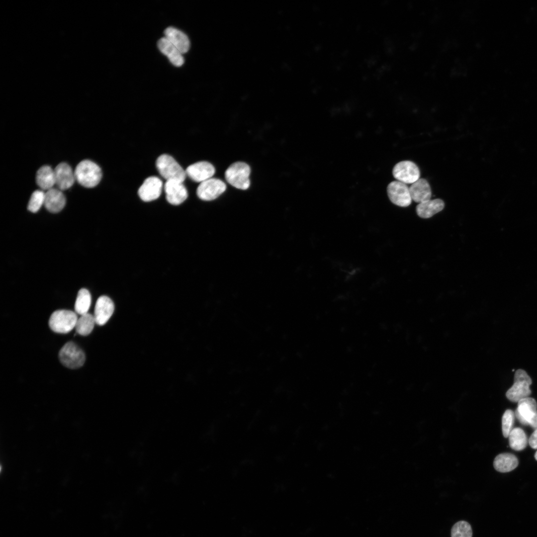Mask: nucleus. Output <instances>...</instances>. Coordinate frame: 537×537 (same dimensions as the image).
<instances>
[{"label": "nucleus", "instance_id": "15", "mask_svg": "<svg viewBox=\"0 0 537 537\" xmlns=\"http://www.w3.org/2000/svg\"><path fill=\"white\" fill-rule=\"evenodd\" d=\"M56 184L61 190L70 188L76 179L75 173L66 163H61L54 169Z\"/></svg>", "mask_w": 537, "mask_h": 537}, {"label": "nucleus", "instance_id": "9", "mask_svg": "<svg viewBox=\"0 0 537 537\" xmlns=\"http://www.w3.org/2000/svg\"><path fill=\"white\" fill-rule=\"evenodd\" d=\"M537 403L535 399L527 397L518 402L515 415L521 423L532 427L537 421Z\"/></svg>", "mask_w": 537, "mask_h": 537}, {"label": "nucleus", "instance_id": "18", "mask_svg": "<svg viewBox=\"0 0 537 537\" xmlns=\"http://www.w3.org/2000/svg\"><path fill=\"white\" fill-rule=\"evenodd\" d=\"M412 200L418 203L431 199L432 191L428 181L423 178L419 179L409 187Z\"/></svg>", "mask_w": 537, "mask_h": 537}, {"label": "nucleus", "instance_id": "7", "mask_svg": "<svg viewBox=\"0 0 537 537\" xmlns=\"http://www.w3.org/2000/svg\"><path fill=\"white\" fill-rule=\"evenodd\" d=\"M392 174L397 180L405 184H412L420 177V171L416 164L408 160L397 163L393 168Z\"/></svg>", "mask_w": 537, "mask_h": 537}, {"label": "nucleus", "instance_id": "10", "mask_svg": "<svg viewBox=\"0 0 537 537\" xmlns=\"http://www.w3.org/2000/svg\"><path fill=\"white\" fill-rule=\"evenodd\" d=\"M387 192L390 200L400 207H407L412 202L409 187L406 184L398 180L389 183Z\"/></svg>", "mask_w": 537, "mask_h": 537}, {"label": "nucleus", "instance_id": "13", "mask_svg": "<svg viewBox=\"0 0 537 537\" xmlns=\"http://www.w3.org/2000/svg\"><path fill=\"white\" fill-rule=\"evenodd\" d=\"M185 174L191 180L202 182L212 177L215 172L214 166L207 161H200L189 166Z\"/></svg>", "mask_w": 537, "mask_h": 537}, {"label": "nucleus", "instance_id": "26", "mask_svg": "<svg viewBox=\"0 0 537 537\" xmlns=\"http://www.w3.org/2000/svg\"><path fill=\"white\" fill-rule=\"evenodd\" d=\"M472 536L471 527L466 521H459L455 523L451 528V537H472Z\"/></svg>", "mask_w": 537, "mask_h": 537}, {"label": "nucleus", "instance_id": "3", "mask_svg": "<svg viewBox=\"0 0 537 537\" xmlns=\"http://www.w3.org/2000/svg\"><path fill=\"white\" fill-rule=\"evenodd\" d=\"M250 166L246 163L237 162L231 164L225 173L227 181L238 189L246 190L250 185Z\"/></svg>", "mask_w": 537, "mask_h": 537}, {"label": "nucleus", "instance_id": "22", "mask_svg": "<svg viewBox=\"0 0 537 537\" xmlns=\"http://www.w3.org/2000/svg\"><path fill=\"white\" fill-rule=\"evenodd\" d=\"M518 463V459L515 455L510 453H503L495 458L493 465L495 469L499 472H508L516 468Z\"/></svg>", "mask_w": 537, "mask_h": 537}, {"label": "nucleus", "instance_id": "23", "mask_svg": "<svg viewBox=\"0 0 537 537\" xmlns=\"http://www.w3.org/2000/svg\"><path fill=\"white\" fill-rule=\"evenodd\" d=\"M508 438L510 447L515 450H523L527 447V436L524 430L520 428L513 429Z\"/></svg>", "mask_w": 537, "mask_h": 537}, {"label": "nucleus", "instance_id": "30", "mask_svg": "<svg viewBox=\"0 0 537 537\" xmlns=\"http://www.w3.org/2000/svg\"><path fill=\"white\" fill-rule=\"evenodd\" d=\"M535 459L537 460V451H536V453L535 454Z\"/></svg>", "mask_w": 537, "mask_h": 537}, {"label": "nucleus", "instance_id": "6", "mask_svg": "<svg viewBox=\"0 0 537 537\" xmlns=\"http://www.w3.org/2000/svg\"><path fill=\"white\" fill-rule=\"evenodd\" d=\"M59 358L63 365L71 369L81 367L86 359L84 352L73 342H67L62 347L59 353Z\"/></svg>", "mask_w": 537, "mask_h": 537}, {"label": "nucleus", "instance_id": "4", "mask_svg": "<svg viewBox=\"0 0 537 537\" xmlns=\"http://www.w3.org/2000/svg\"><path fill=\"white\" fill-rule=\"evenodd\" d=\"M532 382L528 373L522 369H518L515 373L514 383L506 392L507 398L512 402H518L520 400L528 397L531 394L530 386Z\"/></svg>", "mask_w": 537, "mask_h": 537}, {"label": "nucleus", "instance_id": "16", "mask_svg": "<svg viewBox=\"0 0 537 537\" xmlns=\"http://www.w3.org/2000/svg\"><path fill=\"white\" fill-rule=\"evenodd\" d=\"M66 204V198L60 189L52 188L46 191L44 205L53 213L61 211Z\"/></svg>", "mask_w": 537, "mask_h": 537}, {"label": "nucleus", "instance_id": "19", "mask_svg": "<svg viewBox=\"0 0 537 537\" xmlns=\"http://www.w3.org/2000/svg\"><path fill=\"white\" fill-rule=\"evenodd\" d=\"M157 45L160 51L168 58L173 65L176 67L183 65L182 54L166 38L164 37L159 39Z\"/></svg>", "mask_w": 537, "mask_h": 537}, {"label": "nucleus", "instance_id": "29", "mask_svg": "<svg viewBox=\"0 0 537 537\" xmlns=\"http://www.w3.org/2000/svg\"><path fill=\"white\" fill-rule=\"evenodd\" d=\"M529 445L534 449H537V429H536L529 440Z\"/></svg>", "mask_w": 537, "mask_h": 537}, {"label": "nucleus", "instance_id": "27", "mask_svg": "<svg viewBox=\"0 0 537 537\" xmlns=\"http://www.w3.org/2000/svg\"><path fill=\"white\" fill-rule=\"evenodd\" d=\"M45 193L40 190L34 191L31 195L27 209L32 213L37 212L44 203Z\"/></svg>", "mask_w": 537, "mask_h": 537}, {"label": "nucleus", "instance_id": "5", "mask_svg": "<svg viewBox=\"0 0 537 537\" xmlns=\"http://www.w3.org/2000/svg\"><path fill=\"white\" fill-rule=\"evenodd\" d=\"M78 318L77 313L73 311L57 310L51 315L49 326L55 333L66 334L75 327Z\"/></svg>", "mask_w": 537, "mask_h": 537}, {"label": "nucleus", "instance_id": "25", "mask_svg": "<svg viewBox=\"0 0 537 537\" xmlns=\"http://www.w3.org/2000/svg\"><path fill=\"white\" fill-rule=\"evenodd\" d=\"M95 324L93 315L88 313L78 318L75 328L78 334L87 336L91 332Z\"/></svg>", "mask_w": 537, "mask_h": 537}, {"label": "nucleus", "instance_id": "14", "mask_svg": "<svg viewBox=\"0 0 537 537\" xmlns=\"http://www.w3.org/2000/svg\"><path fill=\"white\" fill-rule=\"evenodd\" d=\"M114 310V304L109 297L102 295L98 297L93 314L95 323L100 326L104 325L112 316Z\"/></svg>", "mask_w": 537, "mask_h": 537}, {"label": "nucleus", "instance_id": "12", "mask_svg": "<svg viewBox=\"0 0 537 537\" xmlns=\"http://www.w3.org/2000/svg\"><path fill=\"white\" fill-rule=\"evenodd\" d=\"M164 190L167 200L170 204L178 205L184 202L188 196L187 189L183 182L175 180H166Z\"/></svg>", "mask_w": 537, "mask_h": 537}, {"label": "nucleus", "instance_id": "8", "mask_svg": "<svg viewBox=\"0 0 537 537\" xmlns=\"http://www.w3.org/2000/svg\"><path fill=\"white\" fill-rule=\"evenodd\" d=\"M226 189V185L222 180L211 178L200 183L196 189V194L201 200L210 201L217 198Z\"/></svg>", "mask_w": 537, "mask_h": 537}, {"label": "nucleus", "instance_id": "28", "mask_svg": "<svg viewBox=\"0 0 537 537\" xmlns=\"http://www.w3.org/2000/svg\"><path fill=\"white\" fill-rule=\"evenodd\" d=\"M515 414L510 410H507L504 413L502 419V433L505 438H508L513 430L514 423Z\"/></svg>", "mask_w": 537, "mask_h": 537}, {"label": "nucleus", "instance_id": "24", "mask_svg": "<svg viewBox=\"0 0 537 537\" xmlns=\"http://www.w3.org/2000/svg\"><path fill=\"white\" fill-rule=\"evenodd\" d=\"M91 301V295L88 289L82 288L79 290L75 303V312L80 315L88 313Z\"/></svg>", "mask_w": 537, "mask_h": 537}, {"label": "nucleus", "instance_id": "20", "mask_svg": "<svg viewBox=\"0 0 537 537\" xmlns=\"http://www.w3.org/2000/svg\"><path fill=\"white\" fill-rule=\"evenodd\" d=\"M445 207L444 201L440 198L430 199L418 203L416 206L417 215L422 218H429L441 211Z\"/></svg>", "mask_w": 537, "mask_h": 537}, {"label": "nucleus", "instance_id": "21", "mask_svg": "<svg viewBox=\"0 0 537 537\" xmlns=\"http://www.w3.org/2000/svg\"><path fill=\"white\" fill-rule=\"evenodd\" d=\"M36 181L37 185L43 190H48L52 188L56 184L54 170L47 165L41 167L37 172Z\"/></svg>", "mask_w": 537, "mask_h": 537}, {"label": "nucleus", "instance_id": "17", "mask_svg": "<svg viewBox=\"0 0 537 537\" xmlns=\"http://www.w3.org/2000/svg\"><path fill=\"white\" fill-rule=\"evenodd\" d=\"M165 37L172 43L182 54L190 48V42L187 35L181 31L169 27L164 31Z\"/></svg>", "mask_w": 537, "mask_h": 537}, {"label": "nucleus", "instance_id": "11", "mask_svg": "<svg viewBox=\"0 0 537 537\" xmlns=\"http://www.w3.org/2000/svg\"><path fill=\"white\" fill-rule=\"evenodd\" d=\"M162 187V180L157 177L152 176L144 181L138 193L143 201L149 202L157 199L160 196Z\"/></svg>", "mask_w": 537, "mask_h": 537}, {"label": "nucleus", "instance_id": "1", "mask_svg": "<svg viewBox=\"0 0 537 537\" xmlns=\"http://www.w3.org/2000/svg\"><path fill=\"white\" fill-rule=\"evenodd\" d=\"M74 173L77 181L82 186L88 188L96 186L102 177L100 167L89 160H83L79 163Z\"/></svg>", "mask_w": 537, "mask_h": 537}, {"label": "nucleus", "instance_id": "2", "mask_svg": "<svg viewBox=\"0 0 537 537\" xmlns=\"http://www.w3.org/2000/svg\"><path fill=\"white\" fill-rule=\"evenodd\" d=\"M156 168L166 180H175L183 182L186 178L185 171L171 156L162 154L156 162Z\"/></svg>", "mask_w": 537, "mask_h": 537}]
</instances>
